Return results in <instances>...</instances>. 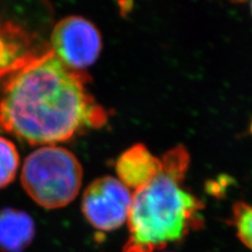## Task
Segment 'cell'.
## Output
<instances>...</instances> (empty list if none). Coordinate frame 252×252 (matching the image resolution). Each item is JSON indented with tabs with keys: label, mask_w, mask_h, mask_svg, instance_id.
Instances as JSON below:
<instances>
[{
	"label": "cell",
	"mask_w": 252,
	"mask_h": 252,
	"mask_svg": "<svg viewBox=\"0 0 252 252\" xmlns=\"http://www.w3.org/2000/svg\"><path fill=\"white\" fill-rule=\"evenodd\" d=\"M132 195L119 180L103 177L91 183L82 196L81 209L88 222L101 231H112L127 220Z\"/></svg>",
	"instance_id": "5b68a950"
},
{
	"label": "cell",
	"mask_w": 252,
	"mask_h": 252,
	"mask_svg": "<svg viewBox=\"0 0 252 252\" xmlns=\"http://www.w3.org/2000/svg\"><path fill=\"white\" fill-rule=\"evenodd\" d=\"M35 34L13 18L0 17V80H7L44 52L37 51ZM47 51V50H46Z\"/></svg>",
	"instance_id": "8992f818"
},
{
	"label": "cell",
	"mask_w": 252,
	"mask_h": 252,
	"mask_svg": "<svg viewBox=\"0 0 252 252\" xmlns=\"http://www.w3.org/2000/svg\"><path fill=\"white\" fill-rule=\"evenodd\" d=\"M49 49L65 66L84 73L99 58L102 37L90 20L68 16L53 28Z\"/></svg>",
	"instance_id": "277c9868"
},
{
	"label": "cell",
	"mask_w": 252,
	"mask_h": 252,
	"mask_svg": "<svg viewBox=\"0 0 252 252\" xmlns=\"http://www.w3.org/2000/svg\"><path fill=\"white\" fill-rule=\"evenodd\" d=\"M83 72L70 69L49 49L6 81L0 98V131L30 145H56L106 114L85 89Z\"/></svg>",
	"instance_id": "6da1fadb"
},
{
	"label": "cell",
	"mask_w": 252,
	"mask_h": 252,
	"mask_svg": "<svg viewBox=\"0 0 252 252\" xmlns=\"http://www.w3.org/2000/svg\"><path fill=\"white\" fill-rule=\"evenodd\" d=\"M232 224L244 245L252 250V205L238 202L232 208Z\"/></svg>",
	"instance_id": "30bf717a"
},
{
	"label": "cell",
	"mask_w": 252,
	"mask_h": 252,
	"mask_svg": "<svg viewBox=\"0 0 252 252\" xmlns=\"http://www.w3.org/2000/svg\"><path fill=\"white\" fill-rule=\"evenodd\" d=\"M161 160L159 175L132 195L123 252L161 250L203 225L202 202L182 186L189 163L185 148L172 149Z\"/></svg>",
	"instance_id": "7a4b0ae2"
},
{
	"label": "cell",
	"mask_w": 252,
	"mask_h": 252,
	"mask_svg": "<svg viewBox=\"0 0 252 252\" xmlns=\"http://www.w3.org/2000/svg\"><path fill=\"white\" fill-rule=\"evenodd\" d=\"M162 170V160L154 156L143 144L125 151L117 160L116 171L121 183L129 190H138L154 180Z\"/></svg>",
	"instance_id": "52a82bcc"
},
{
	"label": "cell",
	"mask_w": 252,
	"mask_h": 252,
	"mask_svg": "<svg viewBox=\"0 0 252 252\" xmlns=\"http://www.w3.org/2000/svg\"><path fill=\"white\" fill-rule=\"evenodd\" d=\"M35 236V223L27 212L13 208L0 211V250L22 252Z\"/></svg>",
	"instance_id": "ba28073f"
},
{
	"label": "cell",
	"mask_w": 252,
	"mask_h": 252,
	"mask_svg": "<svg viewBox=\"0 0 252 252\" xmlns=\"http://www.w3.org/2000/svg\"><path fill=\"white\" fill-rule=\"evenodd\" d=\"M20 167L18 149L11 140L0 136V188L10 185Z\"/></svg>",
	"instance_id": "9c48e42d"
},
{
	"label": "cell",
	"mask_w": 252,
	"mask_h": 252,
	"mask_svg": "<svg viewBox=\"0 0 252 252\" xmlns=\"http://www.w3.org/2000/svg\"><path fill=\"white\" fill-rule=\"evenodd\" d=\"M250 11H251V14H252V2H250Z\"/></svg>",
	"instance_id": "8fae6325"
},
{
	"label": "cell",
	"mask_w": 252,
	"mask_h": 252,
	"mask_svg": "<svg viewBox=\"0 0 252 252\" xmlns=\"http://www.w3.org/2000/svg\"><path fill=\"white\" fill-rule=\"evenodd\" d=\"M83 170L76 156L58 145L40 146L22 164L20 180L25 191L45 209L65 207L78 195Z\"/></svg>",
	"instance_id": "3957f363"
}]
</instances>
